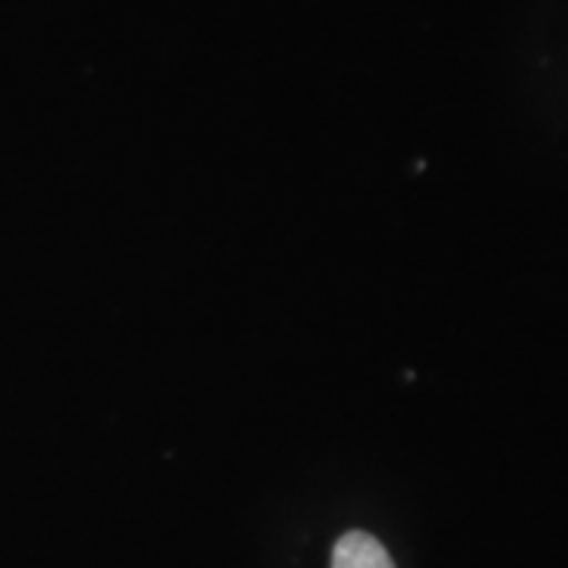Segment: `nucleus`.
Segmentation results:
<instances>
[{"label":"nucleus","instance_id":"1","mask_svg":"<svg viewBox=\"0 0 568 568\" xmlns=\"http://www.w3.org/2000/svg\"><path fill=\"white\" fill-rule=\"evenodd\" d=\"M332 568H395V562L373 534L347 530L332 549Z\"/></svg>","mask_w":568,"mask_h":568}]
</instances>
